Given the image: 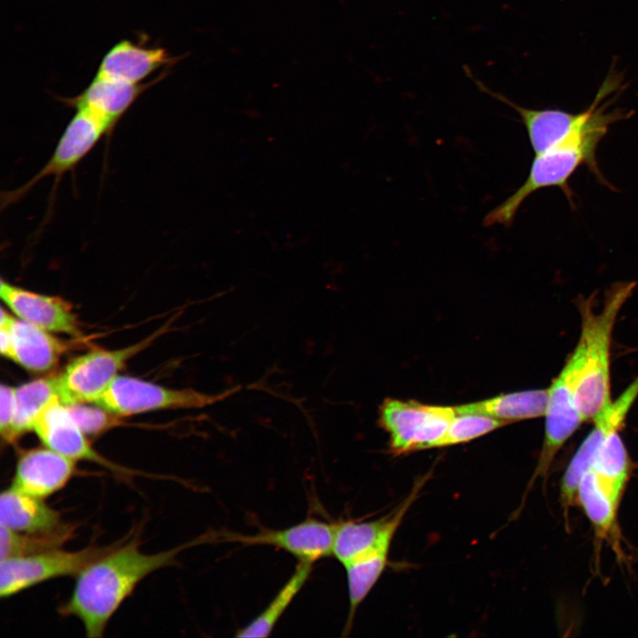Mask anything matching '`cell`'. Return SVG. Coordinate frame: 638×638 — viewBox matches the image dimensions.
Segmentation results:
<instances>
[{"label":"cell","mask_w":638,"mask_h":638,"mask_svg":"<svg viewBox=\"0 0 638 638\" xmlns=\"http://www.w3.org/2000/svg\"><path fill=\"white\" fill-rule=\"evenodd\" d=\"M76 461L45 446L22 450L11 486L45 499L61 490L76 474Z\"/></svg>","instance_id":"15"},{"label":"cell","mask_w":638,"mask_h":638,"mask_svg":"<svg viewBox=\"0 0 638 638\" xmlns=\"http://www.w3.org/2000/svg\"><path fill=\"white\" fill-rule=\"evenodd\" d=\"M467 74L481 91L506 104L518 113L535 154L559 144L584 128L593 118L603 98L609 93L623 88V78L616 70L611 69L601 84L590 105L582 112L573 113L560 109L525 108L499 92L489 89L484 83L474 79L469 70Z\"/></svg>","instance_id":"7"},{"label":"cell","mask_w":638,"mask_h":638,"mask_svg":"<svg viewBox=\"0 0 638 638\" xmlns=\"http://www.w3.org/2000/svg\"><path fill=\"white\" fill-rule=\"evenodd\" d=\"M74 421L87 436H98L119 425V416L97 405L77 403L67 406Z\"/></svg>","instance_id":"27"},{"label":"cell","mask_w":638,"mask_h":638,"mask_svg":"<svg viewBox=\"0 0 638 638\" xmlns=\"http://www.w3.org/2000/svg\"><path fill=\"white\" fill-rule=\"evenodd\" d=\"M580 364L581 353L576 344L560 372L547 388L543 442L534 471L525 487L521 506L536 480H547L559 450L584 423L575 401Z\"/></svg>","instance_id":"4"},{"label":"cell","mask_w":638,"mask_h":638,"mask_svg":"<svg viewBox=\"0 0 638 638\" xmlns=\"http://www.w3.org/2000/svg\"><path fill=\"white\" fill-rule=\"evenodd\" d=\"M74 532L75 531H67L51 534H27L1 526V560L60 548L71 540Z\"/></svg>","instance_id":"25"},{"label":"cell","mask_w":638,"mask_h":638,"mask_svg":"<svg viewBox=\"0 0 638 638\" xmlns=\"http://www.w3.org/2000/svg\"><path fill=\"white\" fill-rule=\"evenodd\" d=\"M69 348L70 345L50 331L1 309V354L22 368L36 373L48 371Z\"/></svg>","instance_id":"11"},{"label":"cell","mask_w":638,"mask_h":638,"mask_svg":"<svg viewBox=\"0 0 638 638\" xmlns=\"http://www.w3.org/2000/svg\"><path fill=\"white\" fill-rule=\"evenodd\" d=\"M394 535L386 536L370 551L343 565L346 570L349 603L347 619L344 629L346 634L352 628L358 608L388 564L389 552Z\"/></svg>","instance_id":"19"},{"label":"cell","mask_w":638,"mask_h":638,"mask_svg":"<svg viewBox=\"0 0 638 638\" xmlns=\"http://www.w3.org/2000/svg\"><path fill=\"white\" fill-rule=\"evenodd\" d=\"M0 525L27 534H51L75 531V525L63 520L60 512L44 499L26 494L12 486L0 495Z\"/></svg>","instance_id":"16"},{"label":"cell","mask_w":638,"mask_h":638,"mask_svg":"<svg viewBox=\"0 0 638 638\" xmlns=\"http://www.w3.org/2000/svg\"><path fill=\"white\" fill-rule=\"evenodd\" d=\"M312 564L299 562L294 572L269 603L251 622L240 628L237 637H268L309 579Z\"/></svg>","instance_id":"23"},{"label":"cell","mask_w":638,"mask_h":638,"mask_svg":"<svg viewBox=\"0 0 638 638\" xmlns=\"http://www.w3.org/2000/svg\"><path fill=\"white\" fill-rule=\"evenodd\" d=\"M60 400L57 375L39 377L15 387V411L6 443H15L33 432L34 425L51 403Z\"/></svg>","instance_id":"21"},{"label":"cell","mask_w":638,"mask_h":638,"mask_svg":"<svg viewBox=\"0 0 638 638\" xmlns=\"http://www.w3.org/2000/svg\"><path fill=\"white\" fill-rule=\"evenodd\" d=\"M206 541L205 536L158 553L140 549L139 532L134 531L105 554L89 564L76 576L68 599L58 611L76 618L87 637H101L122 603L144 578L175 564L185 549Z\"/></svg>","instance_id":"1"},{"label":"cell","mask_w":638,"mask_h":638,"mask_svg":"<svg viewBox=\"0 0 638 638\" xmlns=\"http://www.w3.org/2000/svg\"><path fill=\"white\" fill-rule=\"evenodd\" d=\"M577 499L589 521L595 527L597 538H608L616 528L619 501L604 486L591 470L580 479Z\"/></svg>","instance_id":"22"},{"label":"cell","mask_w":638,"mask_h":638,"mask_svg":"<svg viewBox=\"0 0 638 638\" xmlns=\"http://www.w3.org/2000/svg\"><path fill=\"white\" fill-rule=\"evenodd\" d=\"M33 432L43 446L76 462H90L120 474L131 476L135 471L118 465L98 453L72 416L66 405L57 401L37 418Z\"/></svg>","instance_id":"13"},{"label":"cell","mask_w":638,"mask_h":638,"mask_svg":"<svg viewBox=\"0 0 638 638\" xmlns=\"http://www.w3.org/2000/svg\"><path fill=\"white\" fill-rule=\"evenodd\" d=\"M636 284L621 282L606 292L599 311L593 298H580V333L577 345L581 364L576 384L575 401L583 422L593 421L612 401L611 386V346L617 318Z\"/></svg>","instance_id":"3"},{"label":"cell","mask_w":638,"mask_h":638,"mask_svg":"<svg viewBox=\"0 0 638 638\" xmlns=\"http://www.w3.org/2000/svg\"><path fill=\"white\" fill-rule=\"evenodd\" d=\"M0 433L4 440L12 426L15 411V387L2 384L0 389Z\"/></svg>","instance_id":"28"},{"label":"cell","mask_w":638,"mask_h":638,"mask_svg":"<svg viewBox=\"0 0 638 638\" xmlns=\"http://www.w3.org/2000/svg\"><path fill=\"white\" fill-rule=\"evenodd\" d=\"M167 331V325L146 338L117 349H93L72 359L57 375L61 402L66 406L95 403L119 376L128 362L149 347Z\"/></svg>","instance_id":"5"},{"label":"cell","mask_w":638,"mask_h":638,"mask_svg":"<svg viewBox=\"0 0 638 638\" xmlns=\"http://www.w3.org/2000/svg\"><path fill=\"white\" fill-rule=\"evenodd\" d=\"M334 523L307 518L283 529L262 530L253 534L224 533L222 541L243 545L271 546L291 554L300 563L312 564L332 553Z\"/></svg>","instance_id":"12"},{"label":"cell","mask_w":638,"mask_h":638,"mask_svg":"<svg viewBox=\"0 0 638 638\" xmlns=\"http://www.w3.org/2000/svg\"><path fill=\"white\" fill-rule=\"evenodd\" d=\"M508 424L505 421L485 415L456 414L435 447L466 443Z\"/></svg>","instance_id":"26"},{"label":"cell","mask_w":638,"mask_h":638,"mask_svg":"<svg viewBox=\"0 0 638 638\" xmlns=\"http://www.w3.org/2000/svg\"><path fill=\"white\" fill-rule=\"evenodd\" d=\"M176 60L163 48L144 47L122 40L104 56L97 74L129 83H142L155 71L174 65Z\"/></svg>","instance_id":"18"},{"label":"cell","mask_w":638,"mask_h":638,"mask_svg":"<svg viewBox=\"0 0 638 638\" xmlns=\"http://www.w3.org/2000/svg\"><path fill=\"white\" fill-rule=\"evenodd\" d=\"M547 394V388L502 393L486 400L455 406V410L456 414L492 416L510 424L544 416Z\"/></svg>","instance_id":"20"},{"label":"cell","mask_w":638,"mask_h":638,"mask_svg":"<svg viewBox=\"0 0 638 638\" xmlns=\"http://www.w3.org/2000/svg\"><path fill=\"white\" fill-rule=\"evenodd\" d=\"M235 390L207 394L119 375L95 404L123 417L160 409L199 408L222 401Z\"/></svg>","instance_id":"8"},{"label":"cell","mask_w":638,"mask_h":638,"mask_svg":"<svg viewBox=\"0 0 638 638\" xmlns=\"http://www.w3.org/2000/svg\"><path fill=\"white\" fill-rule=\"evenodd\" d=\"M611 96L608 95L601 101L584 128L559 144L535 154L525 181L502 203L486 214L484 226H510L523 202L544 188L561 189L573 206L574 194L569 186V179L583 165L603 184H608L597 165L596 149L611 124L631 115L630 112L621 108L610 109L616 99V97Z\"/></svg>","instance_id":"2"},{"label":"cell","mask_w":638,"mask_h":638,"mask_svg":"<svg viewBox=\"0 0 638 638\" xmlns=\"http://www.w3.org/2000/svg\"><path fill=\"white\" fill-rule=\"evenodd\" d=\"M0 297L16 317L32 325L74 337L82 334L72 304L60 297L32 292L4 278L0 282Z\"/></svg>","instance_id":"14"},{"label":"cell","mask_w":638,"mask_h":638,"mask_svg":"<svg viewBox=\"0 0 638 638\" xmlns=\"http://www.w3.org/2000/svg\"><path fill=\"white\" fill-rule=\"evenodd\" d=\"M455 415L452 406L385 398L379 406L377 423L389 436V452L401 455L434 448Z\"/></svg>","instance_id":"6"},{"label":"cell","mask_w":638,"mask_h":638,"mask_svg":"<svg viewBox=\"0 0 638 638\" xmlns=\"http://www.w3.org/2000/svg\"><path fill=\"white\" fill-rule=\"evenodd\" d=\"M619 432L613 431L603 438L589 469L619 501L622 497L630 471L628 453Z\"/></svg>","instance_id":"24"},{"label":"cell","mask_w":638,"mask_h":638,"mask_svg":"<svg viewBox=\"0 0 638 638\" xmlns=\"http://www.w3.org/2000/svg\"><path fill=\"white\" fill-rule=\"evenodd\" d=\"M113 544L90 545L75 551L60 547L1 560L0 597L9 598L49 580L75 577L89 564L106 553Z\"/></svg>","instance_id":"9"},{"label":"cell","mask_w":638,"mask_h":638,"mask_svg":"<svg viewBox=\"0 0 638 638\" xmlns=\"http://www.w3.org/2000/svg\"><path fill=\"white\" fill-rule=\"evenodd\" d=\"M75 110L46 164L22 186L2 194L3 208L19 201L48 176H54L57 183L63 175L74 169L105 135L113 131L94 113L82 108Z\"/></svg>","instance_id":"10"},{"label":"cell","mask_w":638,"mask_h":638,"mask_svg":"<svg viewBox=\"0 0 638 638\" xmlns=\"http://www.w3.org/2000/svg\"><path fill=\"white\" fill-rule=\"evenodd\" d=\"M166 76L160 74L146 83H129L96 74L87 88L76 97L63 100L75 109L94 113L113 129L136 99L150 86Z\"/></svg>","instance_id":"17"}]
</instances>
